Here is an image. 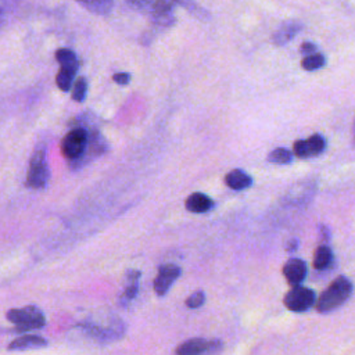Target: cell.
<instances>
[{
	"label": "cell",
	"instance_id": "cell-2",
	"mask_svg": "<svg viewBox=\"0 0 355 355\" xmlns=\"http://www.w3.org/2000/svg\"><path fill=\"white\" fill-rule=\"evenodd\" d=\"M128 3L140 12L147 14L158 26H171L175 22V0H128Z\"/></svg>",
	"mask_w": 355,
	"mask_h": 355
},
{
	"label": "cell",
	"instance_id": "cell-23",
	"mask_svg": "<svg viewBox=\"0 0 355 355\" xmlns=\"http://www.w3.org/2000/svg\"><path fill=\"white\" fill-rule=\"evenodd\" d=\"M73 76H75V73L60 68V71H58V73L55 76V82H57L58 89L62 90V92L69 90L71 86H72V82H73Z\"/></svg>",
	"mask_w": 355,
	"mask_h": 355
},
{
	"label": "cell",
	"instance_id": "cell-5",
	"mask_svg": "<svg viewBox=\"0 0 355 355\" xmlns=\"http://www.w3.org/2000/svg\"><path fill=\"white\" fill-rule=\"evenodd\" d=\"M50 171L46 158V150L39 148L31 158L28 175H26V186L31 189H43L49 182Z\"/></svg>",
	"mask_w": 355,
	"mask_h": 355
},
{
	"label": "cell",
	"instance_id": "cell-19",
	"mask_svg": "<svg viewBox=\"0 0 355 355\" xmlns=\"http://www.w3.org/2000/svg\"><path fill=\"white\" fill-rule=\"evenodd\" d=\"M94 14L105 15L112 8V0H76Z\"/></svg>",
	"mask_w": 355,
	"mask_h": 355
},
{
	"label": "cell",
	"instance_id": "cell-25",
	"mask_svg": "<svg viewBox=\"0 0 355 355\" xmlns=\"http://www.w3.org/2000/svg\"><path fill=\"white\" fill-rule=\"evenodd\" d=\"M205 302V294L204 291L201 290H197L194 291L193 294H190L186 300V306L190 308V309H196V308H200L202 304Z\"/></svg>",
	"mask_w": 355,
	"mask_h": 355
},
{
	"label": "cell",
	"instance_id": "cell-18",
	"mask_svg": "<svg viewBox=\"0 0 355 355\" xmlns=\"http://www.w3.org/2000/svg\"><path fill=\"white\" fill-rule=\"evenodd\" d=\"M333 263V252L327 244H322L316 248L313 255V266L318 270H324Z\"/></svg>",
	"mask_w": 355,
	"mask_h": 355
},
{
	"label": "cell",
	"instance_id": "cell-12",
	"mask_svg": "<svg viewBox=\"0 0 355 355\" xmlns=\"http://www.w3.org/2000/svg\"><path fill=\"white\" fill-rule=\"evenodd\" d=\"M301 29H302V24L300 21H286L272 35V42L276 46L287 44L295 35L301 32Z\"/></svg>",
	"mask_w": 355,
	"mask_h": 355
},
{
	"label": "cell",
	"instance_id": "cell-6",
	"mask_svg": "<svg viewBox=\"0 0 355 355\" xmlns=\"http://www.w3.org/2000/svg\"><path fill=\"white\" fill-rule=\"evenodd\" d=\"M89 143V130L75 128L68 132L61 141V151L69 161H78L83 157Z\"/></svg>",
	"mask_w": 355,
	"mask_h": 355
},
{
	"label": "cell",
	"instance_id": "cell-14",
	"mask_svg": "<svg viewBox=\"0 0 355 355\" xmlns=\"http://www.w3.org/2000/svg\"><path fill=\"white\" fill-rule=\"evenodd\" d=\"M47 341L36 334H24L14 341L10 343L8 349L10 351H25V349H32V348H40L44 347Z\"/></svg>",
	"mask_w": 355,
	"mask_h": 355
},
{
	"label": "cell",
	"instance_id": "cell-17",
	"mask_svg": "<svg viewBox=\"0 0 355 355\" xmlns=\"http://www.w3.org/2000/svg\"><path fill=\"white\" fill-rule=\"evenodd\" d=\"M55 58L60 62V68L61 69L69 71L72 73H75L78 71V67H79L78 57H76V54L72 50H69V49H60L55 53Z\"/></svg>",
	"mask_w": 355,
	"mask_h": 355
},
{
	"label": "cell",
	"instance_id": "cell-24",
	"mask_svg": "<svg viewBox=\"0 0 355 355\" xmlns=\"http://www.w3.org/2000/svg\"><path fill=\"white\" fill-rule=\"evenodd\" d=\"M87 93V82L85 78H78L76 82L73 83V90H72V98L75 101H83Z\"/></svg>",
	"mask_w": 355,
	"mask_h": 355
},
{
	"label": "cell",
	"instance_id": "cell-21",
	"mask_svg": "<svg viewBox=\"0 0 355 355\" xmlns=\"http://www.w3.org/2000/svg\"><path fill=\"white\" fill-rule=\"evenodd\" d=\"M293 151L284 147H277L268 154V161L273 164H290L293 161Z\"/></svg>",
	"mask_w": 355,
	"mask_h": 355
},
{
	"label": "cell",
	"instance_id": "cell-15",
	"mask_svg": "<svg viewBox=\"0 0 355 355\" xmlns=\"http://www.w3.org/2000/svg\"><path fill=\"white\" fill-rule=\"evenodd\" d=\"M184 205H186V209L190 212L204 214L214 207V201L202 193H193L186 198Z\"/></svg>",
	"mask_w": 355,
	"mask_h": 355
},
{
	"label": "cell",
	"instance_id": "cell-4",
	"mask_svg": "<svg viewBox=\"0 0 355 355\" xmlns=\"http://www.w3.org/2000/svg\"><path fill=\"white\" fill-rule=\"evenodd\" d=\"M7 319L17 324V331H28L40 329L44 326V315L43 312L36 306H25L19 309H10L7 312Z\"/></svg>",
	"mask_w": 355,
	"mask_h": 355
},
{
	"label": "cell",
	"instance_id": "cell-11",
	"mask_svg": "<svg viewBox=\"0 0 355 355\" xmlns=\"http://www.w3.org/2000/svg\"><path fill=\"white\" fill-rule=\"evenodd\" d=\"M283 275L291 287L300 286L306 276V263L300 258H291L284 263Z\"/></svg>",
	"mask_w": 355,
	"mask_h": 355
},
{
	"label": "cell",
	"instance_id": "cell-27",
	"mask_svg": "<svg viewBox=\"0 0 355 355\" xmlns=\"http://www.w3.org/2000/svg\"><path fill=\"white\" fill-rule=\"evenodd\" d=\"M300 51L302 54H305V55H311V54L316 53V46L313 43H311V42H305V43H302L300 46Z\"/></svg>",
	"mask_w": 355,
	"mask_h": 355
},
{
	"label": "cell",
	"instance_id": "cell-1",
	"mask_svg": "<svg viewBox=\"0 0 355 355\" xmlns=\"http://www.w3.org/2000/svg\"><path fill=\"white\" fill-rule=\"evenodd\" d=\"M352 293V283L345 276H338L334 279L329 287L319 295L315 306L318 312L327 313L343 305Z\"/></svg>",
	"mask_w": 355,
	"mask_h": 355
},
{
	"label": "cell",
	"instance_id": "cell-10",
	"mask_svg": "<svg viewBox=\"0 0 355 355\" xmlns=\"http://www.w3.org/2000/svg\"><path fill=\"white\" fill-rule=\"evenodd\" d=\"M315 182L305 180L297 184H293L284 194V202L288 205H304L315 194Z\"/></svg>",
	"mask_w": 355,
	"mask_h": 355
},
{
	"label": "cell",
	"instance_id": "cell-3",
	"mask_svg": "<svg viewBox=\"0 0 355 355\" xmlns=\"http://www.w3.org/2000/svg\"><path fill=\"white\" fill-rule=\"evenodd\" d=\"M78 327L92 340L100 344H108L119 340L125 334V323L116 318L111 316L108 324L103 326L93 322H82L78 324Z\"/></svg>",
	"mask_w": 355,
	"mask_h": 355
},
{
	"label": "cell",
	"instance_id": "cell-20",
	"mask_svg": "<svg viewBox=\"0 0 355 355\" xmlns=\"http://www.w3.org/2000/svg\"><path fill=\"white\" fill-rule=\"evenodd\" d=\"M305 147L308 153V158L319 155L326 148V140L322 135H312L309 139L305 140Z\"/></svg>",
	"mask_w": 355,
	"mask_h": 355
},
{
	"label": "cell",
	"instance_id": "cell-8",
	"mask_svg": "<svg viewBox=\"0 0 355 355\" xmlns=\"http://www.w3.org/2000/svg\"><path fill=\"white\" fill-rule=\"evenodd\" d=\"M287 309L291 312H305L316 302L315 293L304 286H294L288 290L283 300Z\"/></svg>",
	"mask_w": 355,
	"mask_h": 355
},
{
	"label": "cell",
	"instance_id": "cell-7",
	"mask_svg": "<svg viewBox=\"0 0 355 355\" xmlns=\"http://www.w3.org/2000/svg\"><path fill=\"white\" fill-rule=\"evenodd\" d=\"M223 348L220 340L190 338L180 343L172 355H218Z\"/></svg>",
	"mask_w": 355,
	"mask_h": 355
},
{
	"label": "cell",
	"instance_id": "cell-28",
	"mask_svg": "<svg viewBox=\"0 0 355 355\" xmlns=\"http://www.w3.org/2000/svg\"><path fill=\"white\" fill-rule=\"evenodd\" d=\"M297 244H298L297 240H290V241H288V245H287V250H288V251H294V250L297 248Z\"/></svg>",
	"mask_w": 355,
	"mask_h": 355
},
{
	"label": "cell",
	"instance_id": "cell-26",
	"mask_svg": "<svg viewBox=\"0 0 355 355\" xmlns=\"http://www.w3.org/2000/svg\"><path fill=\"white\" fill-rule=\"evenodd\" d=\"M112 80L116 82L118 85H128L130 80V75L128 72H118L112 75Z\"/></svg>",
	"mask_w": 355,
	"mask_h": 355
},
{
	"label": "cell",
	"instance_id": "cell-9",
	"mask_svg": "<svg viewBox=\"0 0 355 355\" xmlns=\"http://www.w3.org/2000/svg\"><path fill=\"white\" fill-rule=\"evenodd\" d=\"M180 276V268L173 263H166L159 266L158 273L154 279V291L158 297L165 295L171 286L176 282V279Z\"/></svg>",
	"mask_w": 355,
	"mask_h": 355
},
{
	"label": "cell",
	"instance_id": "cell-13",
	"mask_svg": "<svg viewBox=\"0 0 355 355\" xmlns=\"http://www.w3.org/2000/svg\"><path fill=\"white\" fill-rule=\"evenodd\" d=\"M139 280H140V272L130 269L126 272V284L125 288L119 297L121 305L126 306L130 301H133L139 293Z\"/></svg>",
	"mask_w": 355,
	"mask_h": 355
},
{
	"label": "cell",
	"instance_id": "cell-22",
	"mask_svg": "<svg viewBox=\"0 0 355 355\" xmlns=\"http://www.w3.org/2000/svg\"><path fill=\"white\" fill-rule=\"evenodd\" d=\"M324 64H326L324 57H323L322 54H318V53H313V54H311V55H306V57L302 60V62H301L302 68L306 69V71H316V69H320L322 67H324Z\"/></svg>",
	"mask_w": 355,
	"mask_h": 355
},
{
	"label": "cell",
	"instance_id": "cell-29",
	"mask_svg": "<svg viewBox=\"0 0 355 355\" xmlns=\"http://www.w3.org/2000/svg\"><path fill=\"white\" fill-rule=\"evenodd\" d=\"M354 144H355V121H354Z\"/></svg>",
	"mask_w": 355,
	"mask_h": 355
},
{
	"label": "cell",
	"instance_id": "cell-16",
	"mask_svg": "<svg viewBox=\"0 0 355 355\" xmlns=\"http://www.w3.org/2000/svg\"><path fill=\"white\" fill-rule=\"evenodd\" d=\"M225 183L233 189V190H244L247 187L251 186L252 179L250 175H247L244 171L241 169H233L230 171L226 178H225Z\"/></svg>",
	"mask_w": 355,
	"mask_h": 355
}]
</instances>
